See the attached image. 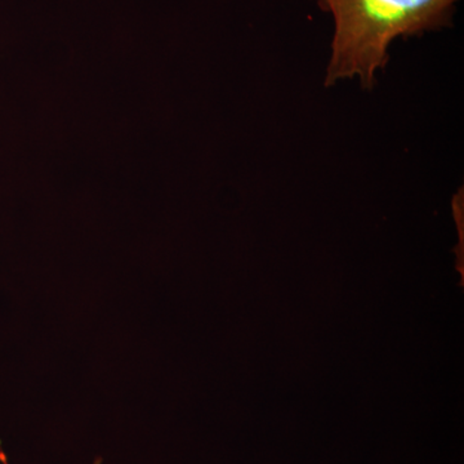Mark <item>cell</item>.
Listing matches in <instances>:
<instances>
[{
	"label": "cell",
	"mask_w": 464,
	"mask_h": 464,
	"mask_svg": "<svg viewBox=\"0 0 464 464\" xmlns=\"http://www.w3.org/2000/svg\"><path fill=\"white\" fill-rule=\"evenodd\" d=\"M332 14L334 30L324 85L357 79L372 90L399 38L453 25L459 0H314Z\"/></svg>",
	"instance_id": "6da1fadb"
},
{
	"label": "cell",
	"mask_w": 464,
	"mask_h": 464,
	"mask_svg": "<svg viewBox=\"0 0 464 464\" xmlns=\"http://www.w3.org/2000/svg\"><path fill=\"white\" fill-rule=\"evenodd\" d=\"M93 464H102V458L97 457L96 459H94Z\"/></svg>",
	"instance_id": "7a4b0ae2"
}]
</instances>
